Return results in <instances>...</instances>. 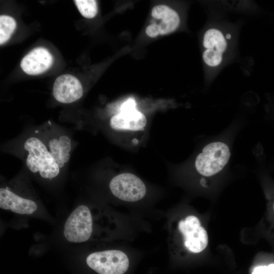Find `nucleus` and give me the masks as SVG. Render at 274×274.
Here are the masks:
<instances>
[{
	"instance_id": "423d86ee",
	"label": "nucleus",
	"mask_w": 274,
	"mask_h": 274,
	"mask_svg": "<svg viewBox=\"0 0 274 274\" xmlns=\"http://www.w3.org/2000/svg\"><path fill=\"white\" fill-rule=\"evenodd\" d=\"M110 190L115 197L125 201L134 202L142 199L146 188L142 180L131 173H122L115 176L109 184Z\"/></svg>"
},
{
	"instance_id": "dca6fc26",
	"label": "nucleus",
	"mask_w": 274,
	"mask_h": 274,
	"mask_svg": "<svg viewBox=\"0 0 274 274\" xmlns=\"http://www.w3.org/2000/svg\"><path fill=\"white\" fill-rule=\"evenodd\" d=\"M75 3L81 14L87 18L94 17L97 12L96 1L94 0H76Z\"/></svg>"
},
{
	"instance_id": "ddd939ff",
	"label": "nucleus",
	"mask_w": 274,
	"mask_h": 274,
	"mask_svg": "<svg viewBox=\"0 0 274 274\" xmlns=\"http://www.w3.org/2000/svg\"><path fill=\"white\" fill-rule=\"evenodd\" d=\"M47 141L46 145L48 149L61 169L70 159L71 140L67 135L62 134L57 137L50 138Z\"/></svg>"
},
{
	"instance_id": "9d476101",
	"label": "nucleus",
	"mask_w": 274,
	"mask_h": 274,
	"mask_svg": "<svg viewBox=\"0 0 274 274\" xmlns=\"http://www.w3.org/2000/svg\"><path fill=\"white\" fill-rule=\"evenodd\" d=\"M53 57L45 48L37 47L26 54L21 61V67L27 74H40L50 67Z\"/></svg>"
},
{
	"instance_id": "f03ea898",
	"label": "nucleus",
	"mask_w": 274,
	"mask_h": 274,
	"mask_svg": "<svg viewBox=\"0 0 274 274\" xmlns=\"http://www.w3.org/2000/svg\"><path fill=\"white\" fill-rule=\"evenodd\" d=\"M27 153L25 163L32 173L39 175L42 178L52 180L57 177L60 169L49 151L46 144L40 138L30 136L23 145Z\"/></svg>"
},
{
	"instance_id": "0eeeda50",
	"label": "nucleus",
	"mask_w": 274,
	"mask_h": 274,
	"mask_svg": "<svg viewBox=\"0 0 274 274\" xmlns=\"http://www.w3.org/2000/svg\"><path fill=\"white\" fill-rule=\"evenodd\" d=\"M178 228L184 236V245L189 251L197 253L207 247L208 234L196 217L189 216L180 221Z\"/></svg>"
},
{
	"instance_id": "4468645a",
	"label": "nucleus",
	"mask_w": 274,
	"mask_h": 274,
	"mask_svg": "<svg viewBox=\"0 0 274 274\" xmlns=\"http://www.w3.org/2000/svg\"><path fill=\"white\" fill-rule=\"evenodd\" d=\"M211 6L220 10L248 12L252 11V2L250 1H215L211 2Z\"/></svg>"
},
{
	"instance_id": "f8f14e48",
	"label": "nucleus",
	"mask_w": 274,
	"mask_h": 274,
	"mask_svg": "<svg viewBox=\"0 0 274 274\" xmlns=\"http://www.w3.org/2000/svg\"><path fill=\"white\" fill-rule=\"evenodd\" d=\"M147 124L145 116L136 109L128 111H120L110 120L111 127L115 130H140Z\"/></svg>"
},
{
	"instance_id": "f3484780",
	"label": "nucleus",
	"mask_w": 274,
	"mask_h": 274,
	"mask_svg": "<svg viewBox=\"0 0 274 274\" xmlns=\"http://www.w3.org/2000/svg\"><path fill=\"white\" fill-rule=\"evenodd\" d=\"M252 274H274V264L256 267L254 269Z\"/></svg>"
},
{
	"instance_id": "6e6552de",
	"label": "nucleus",
	"mask_w": 274,
	"mask_h": 274,
	"mask_svg": "<svg viewBox=\"0 0 274 274\" xmlns=\"http://www.w3.org/2000/svg\"><path fill=\"white\" fill-rule=\"evenodd\" d=\"M0 208L19 215H31L38 209L36 202L9 187L0 188Z\"/></svg>"
},
{
	"instance_id": "7ed1b4c3",
	"label": "nucleus",
	"mask_w": 274,
	"mask_h": 274,
	"mask_svg": "<svg viewBox=\"0 0 274 274\" xmlns=\"http://www.w3.org/2000/svg\"><path fill=\"white\" fill-rule=\"evenodd\" d=\"M94 227L91 210L86 205H80L67 218L63 227V235L70 243H84L91 238Z\"/></svg>"
},
{
	"instance_id": "1a4fd4ad",
	"label": "nucleus",
	"mask_w": 274,
	"mask_h": 274,
	"mask_svg": "<svg viewBox=\"0 0 274 274\" xmlns=\"http://www.w3.org/2000/svg\"><path fill=\"white\" fill-rule=\"evenodd\" d=\"M83 89L80 81L74 76L62 75L56 78L53 86V94L56 100L70 104L79 100L83 95Z\"/></svg>"
},
{
	"instance_id": "39448f33",
	"label": "nucleus",
	"mask_w": 274,
	"mask_h": 274,
	"mask_svg": "<svg viewBox=\"0 0 274 274\" xmlns=\"http://www.w3.org/2000/svg\"><path fill=\"white\" fill-rule=\"evenodd\" d=\"M86 262L98 274H124L129 265L127 255L118 250L93 252L88 255Z\"/></svg>"
},
{
	"instance_id": "9b49d317",
	"label": "nucleus",
	"mask_w": 274,
	"mask_h": 274,
	"mask_svg": "<svg viewBox=\"0 0 274 274\" xmlns=\"http://www.w3.org/2000/svg\"><path fill=\"white\" fill-rule=\"evenodd\" d=\"M152 17L160 20L159 23H153L157 27L159 35H167L177 30L181 20L179 13L170 7L159 5L154 7L151 11Z\"/></svg>"
},
{
	"instance_id": "20e7f679",
	"label": "nucleus",
	"mask_w": 274,
	"mask_h": 274,
	"mask_svg": "<svg viewBox=\"0 0 274 274\" xmlns=\"http://www.w3.org/2000/svg\"><path fill=\"white\" fill-rule=\"evenodd\" d=\"M228 145L221 142H214L205 146L196 157L195 167L204 177H211L221 172L230 157Z\"/></svg>"
},
{
	"instance_id": "2eb2a0df",
	"label": "nucleus",
	"mask_w": 274,
	"mask_h": 274,
	"mask_svg": "<svg viewBox=\"0 0 274 274\" xmlns=\"http://www.w3.org/2000/svg\"><path fill=\"white\" fill-rule=\"evenodd\" d=\"M16 26L15 19L8 15L0 16V44L6 42L14 31Z\"/></svg>"
},
{
	"instance_id": "a211bd4d",
	"label": "nucleus",
	"mask_w": 274,
	"mask_h": 274,
	"mask_svg": "<svg viewBox=\"0 0 274 274\" xmlns=\"http://www.w3.org/2000/svg\"><path fill=\"white\" fill-rule=\"evenodd\" d=\"M136 104L132 98H130L125 101L120 107V111H128L135 109Z\"/></svg>"
},
{
	"instance_id": "f257e3e1",
	"label": "nucleus",
	"mask_w": 274,
	"mask_h": 274,
	"mask_svg": "<svg viewBox=\"0 0 274 274\" xmlns=\"http://www.w3.org/2000/svg\"><path fill=\"white\" fill-rule=\"evenodd\" d=\"M237 36V27L229 23L212 21L205 29L202 58L210 82L234 58Z\"/></svg>"
}]
</instances>
